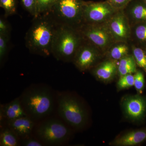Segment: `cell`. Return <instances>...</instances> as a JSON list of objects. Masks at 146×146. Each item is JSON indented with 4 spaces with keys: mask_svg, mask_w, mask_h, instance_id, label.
Masks as SVG:
<instances>
[{
    "mask_svg": "<svg viewBox=\"0 0 146 146\" xmlns=\"http://www.w3.org/2000/svg\"><path fill=\"white\" fill-rule=\"evenodd\" d=\"M58 26L48 12L34 18L25 37L26 46L29 51L45 57L51 54L53 42Z\"/></svg>",
    "mask_w": 146,
    "mask_h": 146,
    "instance_id": "6da1fadb",
    "label": "cell"
},
{
    "mask_svg": "<svg viewBox=\"0 0 146 146\" xmlns=\"http://www.w3.org/2000/svg\"><path fill=\"white\" fill-rule=\"evenodd\" d=\"M20 100L27 115L34 120L49 115L53 108V96L47 86H32L25 91Z\"/></svg>",
    "mask_w": 146,
    "mask_h": 146,
    "instance_id": "7a4b0ae2",
    "label": "cell"
},
{
    "mask_svg": "<svg viewBox=\"0 0 146 146\" xmlns=\"http://www.w3.org/2000/svg\"><path fill=\"white\" fill-rule=\"evenodd\" d=\"M84 39L78 29L59 25L53 42L52 54L58 60L72 62Z\"/></svg>",
    "mask_w": 146,
    "mask_h": 146,
    "instance_id": "3957f363",
    "label": "cell"
},
{
    "mask_svg": "<svg viewBox=\"0 0 146 146\" xmlns=\"http://www.w3.org/2000/svg\"><path fill=\"white\" fill-rule=\"evenodd\" d=\"M83 0H57L48 13L58 25L78 29L84 24Z\"/></svg>",
    "mask_w": 146,
    "mask_h": 146,
    "instance_id": "277c9868",
    "label": "cell"
},
{
    "mask_svg": "<svg viewBox=\"0 0 146 146\" xmlns=\"http://www.w3.org/2000/svg\"><path fill=\"white\" fill-rule=\"evenodd\" d=\"M58 110L60 117L71 127L79 129L86 125L87 112L82 103L76 97L68 93L60 94L58 98Z\"/></svg>",
    "mask_w": 146,
    "mask_h": 146,
    "instance_id": "5b68a950",
    "label": "cell"
},
{
    "mask_svg": "<svg viewBox=\"0 0 146 146\" xmlns=\"http://www.w3.org/2000/svg\"><path fill=\"white\" fill-rule=\"evenodd\" d=\"M35 133L37 139L44 145H59L67 142L71 135L70 129L59 120L48 119L36 127Z\"/></svg>",
    "mask_w": 146,
    "mask_h": 146,
    "instance_id": "8992f818",
    "label": "cell"
},
{
    "mask_svg": "<svg viewBox=\"0 0 146 146\" xmlns=\"http://www.w3.org/2000/svg\"><path fill=\"white\" fill-rule=\"evenodd\" d=\"M78 29L84 40L94 45L104 55L115 42L106 23L84 24Z\"/></svg>",
    "mask_w": 146,
    "mask_h": 146,
    "instance_id": "52a82bcc",
    "label": "cell"
},
{
    "mask_svg": "<svg viewBox=\"0 0 146 146\" xmlns=\"http://www.w3.org/2000/svg\"><path fill=\"white\" fill-rule=\"evenodd\" d=\"M117 11L106 1H85L83 10L84 24L106 23Z\"/></svg>",
    "mask_w": 146,
    "mask_h": 146,
    "instance_id": "ba28073f",
    "label": "cell"
},
{
    "mask_svg": "<svg viewBox=\"0 0 146 146\" xmlns=\"http://www.w3.org/2000/svg\"><path fill=\"white\" fill-rule=\"evenodd\" d=\"M104 55L96 47L84 40L78 50L72 61L76 68L81 72L90 71Z\"/></svg>",
    "mask_w": 146,
    "mask_h": 146,
    "instance_id": "9c48e42d",
    "label": "cell"
},
{
    "mask_svg": "<svg viewBox=\"0 0 146 146\" xmlns=\"http://www.w3.org/2000/svg\"><path fill=\"white\" fill-rule=\"evenodd\" d=\"M123 114L126 119L135 123L143 121L146 116V96L142 94L127 95L121 101Z\"/></svg>",
    "mask_w": 146,
    "mask_h": 146,
    "instance_id": "30bf717a",
    "label": "cell"
},
{
    "mask_svg": "<svg viewBox=\"0 0 146 146\" xmlns=\"http://www.w3.org/2000/svg\"><path fill=\"white\" fill-rule=\"evenodd\" d=\"M106 24L115 42L130 40L131 27L123 10L117 11Z\"/></svg>",
    "mask_w": 146,
    "mask_h": 146,
    "instance_id": "8fae6325",
    "label": "cell"
},
{
    "mask_svg": "<svg viewBox=\"0 0 146 146\" xmlns=\"http://www.w3.org/2000/svg\"><path fill=\"white\" fill-rule=\"evenodd\" d=\"M118 61L106 58L90 71L98 80L108 83L112 81L117 75Z\"/></svg>",
    "mask_w": 146,
    "mask_h": 146,
    "instance_id": "7c38bea8",
    "label": "cell"
},
{
    "mask_svg": "<svg viewBox=\"0 0 146 146\" xmlns=\"http://www.w3.org/2000/svg\"><path fill=\"white\" fill-rule=\"evenodd\" d=\"M146 141V127L133 129L120 134L110 143V145H138Z\"/></svg>",
    "mask_w": 146,
    "mask_h": 146,
    "instance_id": "4fadbf2b",
    "label": "cell"
},
{
    "mask_svg": "<svg viewBox=\"0 0 146 146\" xmlns=\"http://www.w3.org/2000/svg\"><path fill=\"white\" fill-rule=\"evenodd\" d=\"M3 125L9 128L21 140L31 136L35 123L33 119L26 116L8 121L1 126Z\"/></svg>",
    "mask_w": 146,
    "mask_h": 146,
    "instance_id": "5bb4252c",
    "label": "cell"
},
{
    "mask_svg": "<svg viewBox=\"0 0 146 146\" xmlns=\"http://www.w3.org/2000/svg\"><path fill=\"white\" fill-rule=\"evenodd\" d=\"M27 116L21 104L20 98L15 99L5 104L1 105L0 120L2 124L8 121Z\"/></svg>",
    "mask_w": 146,
    "mask_h": 146,
    "instance_id": "9a60e30c",
    "label": "cell"
},
{
    "mask_svg": "<svg viewBox=\"0 0 146 146\" xmlns=\"http://www.w3.org/2000/svg\"><path fill=\"white\" fill-rule=\"evenodd\" d=\"M123 11L131 26L139 23L146 22V4L133 3L131 1Z\"/></svg>",
    "mask_w": 146,
    "mask_h": 146,
    "instance_id": "2e32d148",
    "label": "cell"
},
{
    "mask_svg": "<svg viewBox=\"0 0 146 146\" xmlns=\"http://www.w3.org/2000/svg\"><path fill=\"white\" fill-rule=\"evenodd\" d=\"M128 42H115L105 54L106 58L119 61L123 58L131 54V46Z\"/></svg>",
    "mask_w": 146,
    "mask_h": 146,
    "instance_id": "e0dca14e",
    "label": "cell"
},
{
    "mask_svg": "<svg viewBox=\"0 0 146 146\" xmlns=\"http://www.w3.org/2000/svg\"><path fill=\"white\" fill-rule=\"evenodd\" d=\"M137 65L131 54L118 61L117 75L119 76L128 74H134L137 71Z\"/></svg>",
    "mask_w": 146,
    "mask_h": 146,
    "instance_id": "ac0fdd59",
    "label": "cell"
},
{
    "mask_svg": "<svg viewBox=\"0 0 146 146\" xmlns=\"http://www.w3.org/2000/svg\"><path fill=\"white\" fill-rule=\"evenodd\" d=\"M0 146H18L21 145V140L16 133L6 126H1Z\"/></svg>",
    "mask_w": 146,
    "mask_h": 146,
    "instance_id": "d6986e66",
    "label": "cell"
},
{
    "mask_svg": "<svg viewBox=\"0 0 146 146\" xmlns=\"http://www.w3.org/2000/svg\"><path fill=\"white\" fill-rule=\"evenodd\" d=\"M131 27L130 40L133 38L140 44H146V22L136 24Z\"/></svg>",
    "mask_w": 146,
    "mask_h": 146,
    "instance_id": "ffe728a7",
    "label": "cell"
},
{
    "mask_svg": "<svg viewBox=\"0 0 146 146\" xmlns=\"http://www.w3.org/2000/svg\"><path fill=\"white\" fill-rule=\"evenodd\" d=\"M131 54L134 57L137 66L146 73V52L141 47L131 45Z\"/></svg>",
    "mask_w": 146,
    "mask_h": 146,
    "instance_id": "44dd1931",
    "label": "cell"
},
{
    "mask_svg": "<svg viewBox=\"0 0 146 146\" xmlns=\"http://www.w3.org/2000/svg\"><path fill=\"white\" fill-rule=\"evenodd\" d=\"M134 74H128L119 77L117 83L118 91L129 89L134 86Z\"/></svg>",
    "mask_w": 146,
    "mask_h": 146,
    "instance_id": "7402d4cb",
    "label": "cell"
},
{
    "mask_svg": "<svg viewBox=\"0 0 146 146\" xmlns=\"http://www.w3.org/2000/svg\"><path fill=\"white\" fill-rule=\"evenodd\" d=\"M10 36L0 34V63L2 65L8 54Z\"/></svg>",
    "mask_w": 146,
    "mask_h": 146,
    "instance_id": "603a6c76",
    "label": "cell"
},
{
    "mask_svg": "<svg viewBox=\"0 0 146 146\" xmlns=\"http://www.w3.org/2000/svg\"><path fill=\"white\" fill-rule=\"evenodd\" d=\"M36 1L37 16L49 11L57 0H36Z\"/></svg>",
    "mask_w": 146,
    "mask_h": 146,
    "instance_id": "cb8c5ba5",
    "label": "cell"
},
{
    "mask_svg": "<svg viewBox=\"0 0 146 146\" xmlns=\"http://www.w3.org/2000/svg\"><path fill=\"white\" fill-rule=\"evenodd\" d=\"M0 6L4 10L5 17L16 13V0H0Z\"/></svg>",
    "mask_w": 146,
    "mask_h": 146,
    "instance_id": "d4e9b609",
    "label": "cell"
},
{
    "mask_svg": "<svg viewBox=\"0 0 146 146\" xmlns=\"http://www.w3.org/2000/svg\"><path fill=\"white\" fill-rule=\"evenodd\" d=\"M134 86L137 94H142L145 87V76L143 73L140 70H137L134 74Z\"/></svg>",
    "mask_w": 146,
    "mask_h": 146,
    "instance_id": "484cf974",
    "label": "cell"
},
{
    "mask_svg": "<svg viewBox=\"0 0 146 146\" xmlns=\"http://www.w3.org/2000/svg\"><path fill=\"white\" fill-rule=\"evenodd\" d=\"M22 4L26 9L34 18L37 16L36 0H22Z\"/></svg>",
    "mask_w": 146,
    "mask_h": 146,
    "instance_id": "4316f807",
    "label": "cell"
},
{
    "mask_svg": "<svg viewBox=\"0 0 146 146\" xmlns=\"http://www.w3.org/2000/svg\"><path fill=\"white\" fill-rule=\"evenodd\" d=\"M116 10H123L132 0H106Z\"/></svg>",
    "mask_w": 146,
    "mask_h": 146,
    "instance_id": "83f0119b",
    "label": "cell"
},
{
    "mask_svg": "<svg viewBox=\"0 0 146 146\" xmlns=\"http://www.w3.org/2000/svg\"><path fill=\"white\" fill-rule=\"evenodd\" d=\"M21 145L24 146H42L44 144L39 139L33 138L31 136L21 140Z\"/></svg>",
    "mask_w": 146,
    "mask_h": 146,
    "instance_id": "f1b7e54d",
    "label": "cell"
},
{
    "mask_svg": "<svg viewBox=\"0 0 146 146\" xmlns=\"http://www.w3.org/2000/svg\"><path fill=\"white\" fill-rule=\"evenodd\" d=\"M11 27L5 17L0 18V34L10 36Z\"/></svg>",
    "mask_w": 146,
    "mask_h": 146,
    "instance_id": "f546056e",
    "label": "cell"
},
{
    "mask_svg": "<svg viewBox=\"0 0 146 146\" xmlns=\"http://www.w3.org/2000/svg\"><path fill=\"white\" fill-rule=\"evenodd\" d=\"M144 2H145V3L146 4V0H144Z\"/></svg>",
    "mask_w": 146,
    "mask_h": 146,
    "instance_id": "4dcf8cb0",
    "label": "cell"
},
{
    "mask_svg": "<svg viewBox=\"0 0 146 146\" xmlns=\"http://www.w3.org/2000/svg\"></svg>",
    "mask_w": 146,
    "mask_h": 146,
    "instance_id": "1f68e13d",
    "label": "cell"
}]
</instances>
